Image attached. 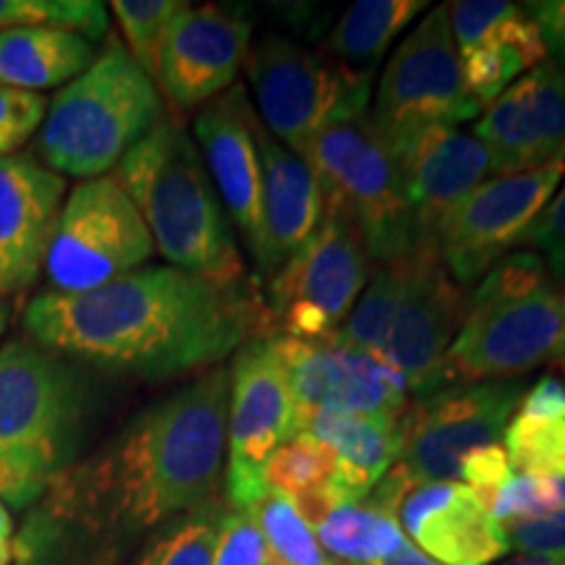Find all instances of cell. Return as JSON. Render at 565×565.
<instances>
[{"instance_id": "6da1fadb", "label": "cell", "mask_w": 565, "mask_h": 565, "mask_svg": "<svg viewBox=\"0 0 565 565\" xmlns=\"http://www.w3.org/2000/svg\"><path fill=\"white\" fill-rule=\"evenodd\" d=\"M231 370L154 401L47 487L13 534V565H124L139 542L215 503Z\"/></svg>"}, {"instance_id": "7a4b0ae2", "label": "cell", "mask_w": 565, "mask_h": 565, "mask_svg": "<svg viewBox=\"0 0 565 565\" xmlns=\"http://www.w3.org/2000/svg\"><path fill=\"white\" fill-rule=\"evenodd\" d=\"M21 330L71 362L162 383L221 366L254 338H270L265 301L249 282H223L171 265H145L95 291H42Z\"/></svg>"}, {"instance_id": "3957f363", "label": "cell", "mask_w": 565, "mask_h": 565, "mask_svg": "<svg viewBox=\"0 0 565 565\" xmlns=\"http://www.w3.org/2000/svg\"><path fill=\"white\" fill-rule=\"evenodd\" d=\"M97 395L87 366L26 335L0 345V500L24 513L82 458Z\"/></svg>"}, {"instance_id": "277c9868", "label": "cell", "mask_w": 565, "mask_h": 565, "mask_svg": "<svg viewBox=\"0 0 565 565\" xmlns=\"http://www.w3.org/2000/svg\"><path fill=\"white\" fill-rule=\"evenodd\" d=\"M113 179L139 210L154 252L168 265L223 286L246 282L228 212L194 137L175 118L162 116L118 162Z\"/></svg>"}, {"instance_id": "5b68a950", "label": "cell", "mask_w": 565, "mask_h": 565, "mask_svg": "<svg viewBox=\"0 0 565 565\" xmlns=\"http://www.w3.org/2000/svg\"><path fill=\"white\" fill-rule=\"evenodd\" d=\"M162 95L118 38L84 74L55 92L34 137V158L66 179H103L162 121Z\"/></svg>"}, {"instance_id": "8992f818", "label": "cell", "mask_w": 565, "mask_h": 565, "mask_svg": "<svg viewBox=\"0 0 565 565\" xmlns=\"http://www.w3.org/2000/svg\"><path fill=\"white\" fill-rule=\"evenodd\" d=\"M565 296L534 252H511L469 296V312L445 356L450 383L519 380L563 353Z\"/></svg>"}, {"instance_id": "52a82bcc", "label": "cell", "mask_w": 565, "mask_h": 565, "mask_svg": "<svg viewBox=\"0 0 565 565\" xmlns=\"http://www.w3.org/2000/svg\"><path fill=\"white\" fill-rule=\"evenodd\" d=\"M328 200L349 212L374 265L395 263L422 244L404 168L377 137L370 113L330 126L301 154Z\"/></svg>"}, {"instance_id": "ba28073f", "label": "cell", "mask_w": 565, "mask_h": 565, "mask_svg": "<svg viewBox=\"0 0 565 565\" xmlns=\"http://www.w3.org/2000/svg\"><path fill=\"white\" fill-rule=\"evenodd\" d=\"M479 113L482 108L463 87L461 58L450 32V3L435 6L383 68L370 121L401 160L424 137L461 129Z\"/></svg>"}, {"instance_id": "9c48e42d", "label": "cell", "mask_w": 565, "mask_h": 565, "mask_svg": "<svg viewBox=\"0 0 565 565\" xmlns=\"http://www.w3.org/2000/svg\"><path fill=\"white\" fill-rule=\"evenodd\" d=\"M259 121L296 154L330 126L364 116L372 76L341 66L288 38H265L244 63Z\"/></svg>"}, {"instance_id": "30bf717a", "label": "cell", "mask_w": 565, "mask_h": 565, "mask_svg": "<svg viewBox=\"0 0 565 565\" xmlns=\"http://www.w3.org/2000/svg\"><path fill=\"white\" fill-rule=\"evenodd\" d=\"M372 259L351 215L324 196L320 228L267 282L270 330L317 341L343 328L370 282Z\"/></svg>"}, {"instance_id": "8fae6325", "label": "cell", "mask_w": 565, "mask_h": 565, "mask_svg": "<svg viewBox=\"0 0 565 565\" xmlns=\"http://www.w3.org/2000/svg\"><path fill=\"white\" fill-rule=\"evenodd\" d=\"M152 254L150 231L110 173L76 183L63 200L45 275L51 291L84 294L139 270Z\"/></svg>"}, {"instance_id": "7c38bea8", "label": "cell", "mask_w": 565, "mask_h": 565, "mask_svg": "<svg viewBox=\"0 0 565 565\" xmlns=\"http://www.w3.org/2000/svg\"><path fill=\"white\" fill-rule=\"evenodd\" d=\"M524 393L521 380H490L416 395L398 419L395 463L414 482H458L466 458L503 443Z\"/></svg>"}, {"instance_id": "4fadbf2b", "label": "cell", "mask_w": 565, "mask_h": 565, "mask_svg": "<svg viewBox=\"0 0 565 565\" xmlns=\"http://www.w3.org/2000/svg\"><path fill=\"white\" fill-rule=\"evenodd\" d=\"M303 433L291 383L270 349L254 338L233 353L225 422V503L246 511L267 492L265 466L275 450Z\"/></svg>"}, {"instance_id": "5bb4252c", "label": "cell", "mask_w": 565, "mask_h": 565, "mask_svg": "<svg viewBox=\"0 0 565 565\" xmlns=\"http://www.w3.org/2000/svg\"><path fill=\"white\" fill-rule=\"evenodd\" d=\"M565 175V158L536 171L490 179L458 202L437 228L443 263L458 286L492 270L511 249L524 244Z\"/></svg>"}, {"instance_id": "9a60e30c", "label": "cell", "mask_w": 565, "mask_h": 565, "mask_svg": "<svg viewBox=\"0 0 565 565\" xmlns=\"http://www.w3.org/2000/svg\"><path fill=\"white\" fill-rule=\"evenodd\" d=\"M404 291L387 328L380 359L424 395L448 385L445 356L469 312V294L443 263L437 242H422L404 257Z\"/></svg>"}, {"instance_id": "2e32d148", "label": "cell", "mask_w": 565, "mask_h": 565, "mask_svg": "<svg viewBox=\"0 0 565 565\" xmlns=\"http://www.w3.org/2000/svg\"><path fill=\"white\" fill-rule=\"evenodd\" d=\"M270 349L291 383L303 422L312 414H387L401 419L406 412V380L338 333L317 341L270 335Z\"/></svg>"}, {"instance_id": "e0dca14e", "label": "cell", "mask_w": 565, "mask_h": 565, "mask_svg": "<svg viewBox=\"0 0 565 565\" xmlns=\"http://www.w3.org/2000/svg\"><path fill=\"white\" fill-rule=\"evenodd\" d=\"M257 121L246 89L233 84L228 92L196 110L194 141L231 225L238 231L259 273L273 278L275 263L265 223Z\"/></svg>"}, {"instance_id": "ac0fdd59", "label": "cell", "mask_w": 565, "mask_h": 565, "mask_svg": "<svg viewBox=\"0 0 565 565\" xmlns=\"http://www.w3.org/2000/svg\"><path fill=\"white\" fill-rule=\"evenodd\" d=\"M249 45L252 17L242 6L186 3L162 40L154 87L179 110H200L236 84Z\"/></svg>"}, {"instance_id": "d6986e66", "label": "cell", "mask_w": 565, "mask_h": 565, "mask_svg": "<svg viewBox=\"0 0 565 565\" xmlns=\"http://www.w3.org/2000/svg\"><path fill=\"white\" fill-rule=\"evenodd\" d=\"M492 175H519L565 158V71L540 63L490 103L475 124Z\"/></svg>"}, {"instance_id": "ffe728a7", "label": "cell", "mask_w": 565, "mask_h": 565, "mask_svg": "<svg viewBox=\"0 0 565 565\" xmlns=\"http://www.w3.org/2000/svg\"><path fill=\"white\" fill-rule=\"evenodd\" d=\"M66 179L32 152L0 158V294H21L45 270Z\"/></svg>"}, {"instance_id": "44dd1931", "label": "cell", "mask_w": 565, "mask_h": 565, "mask_svg": "<svg viewBox=\"0 0 565 565\" xmlns=\"http://www.w3.org/2000/svg\"><path fill=\"white\" fill-rule=\"evenodd\" d=\"M395 521L440 565H490L511 550L503 524L463 482H416Z\"/></svg>"}, {"instance_id": "7402d4cb", "label": "cell", "mask_w": 565, "mask_h": 565, "mask_svg": "<svg viewBox=\"0 0 565 565\" xmlns=\"http://www.w3.org/2000/svg\"><path fill=\"white\" fill-rule=\"evenodd\" d=\"M398 162L422 242H437L443 217L492 173L487 147L461 129L429 134Z\"/></svg>"}, {"instance_id": "603a6c76", "label": "cell", "mask_w": 565, "mask_h": 565, "mask_svg": "<svg viewBox=\"0 0 565 565\" xmlns=\"http://www.w3.org/2000/svg\"><path fill=\"white\" fill-rule=\"evenodd\" d=\"M257 147L263 162L265 223L278 273L320 228L324 192L315 168L270 137L263 121H257Z\"/></svg>"}, {"instance_id": "cb8c5ba5", "label": "cell", "mask_w": 565, "mask_h": 565, "mask_svg": "<svg viewBox=\"0 0 565 565\" xmlns=\"http://www.w3.org/2000/svg\"><path fill=\"white\" fill-rule=\"evenodd\" d=\"M303 433L333 448L338 469L333 484L345 503H359L398 458V416L387 414H312Z\"/></svg>"}, {"instance_id": "d4e9b609", "label": "cell", "mask_w": 565, "mask_h": 565, "mask_svg": "<svg viewBox=\"0 0 565 565\" xmlns=\"http://www.w3.org/2000/svg\"><path fill=\"white\" fill-rule=\"evenodd\" d=\"M95 61L84 34L58 26H21L0 32V84L24 92L66 87Z\"/></svg>"}, {"instance_id": "484cf974", "label": "cell", "mask_w": 565, "mask_h": 565, "mask_svg": "<svg viewBox=\"0 0 565 565\" xmlns=\"http://www.w3.org/2000/svg\"><path fill=\"white\" fill-rule=\"evenodd\" d=\"M422 0H359L338 19L328 38L330 58L341 66L370 74L387 47L424 11Z\"/></svg>"}, {"instance_id": "4316f807", "label": "cell", "mask_w": 565, "mask_h": 565, "mask_svg": "<svg viewBox=\"0 0 565 565\" xmlns=\"http://www.w3.org/2000/svg\"><path fill=\"white\" fill-rule=\"evenodd\" d=\"M315 534L324 553L335 555L345 565H372L406 542L395 515L366 500L338 505Z\"/></svg>"}, {"instance_id": "83f0119b", "label": "cell", "mask_w": 565, "mask_h": 565, "mask_svg": "<svg viewBox=\"0 0 565 565\" xmlns=\"http://www.w3.org/2000/svg\"><path fill=\"white\" fill-rule=\"evenodd\" d=\"M246 511H252L265 536L267 565H335L322 550L315 529L296 511L291 498L267 490Z\"/></svg>"}, {"instance_id": "f1b7e54d", "label": "cell", "mask_w": 565, "mask_h": 565, "mask_svg": "<svg viewBox=\"0 0 565 565\" xmlns=\"http://www.w3.org/2000/svg\"><path fill=\"white\" fill-rule=\"evenodd\" d=\"M225 511L228 503L215 500L200 511L181 515L147 542L134 565H212Z\"/></svg>"}, {"instance_id": "f546056e", "label": "cell", "mask_w": 565, "mask_h": 565, "mask_svg": "<svg viewBox=\"0 0 565 565\" xmlns=\"http://www.w3.org/2000/svg\"><path fill=\"white\" fill-rule=\"evenodd\" d=\"M404 257L395 259V263L377 265L372 280L366 282L362 291V299L356 301V307H353L349 320L343 322V328L338 330V335L345 343L356 345V349L372 353V356H380L395 307H398L401 291H404Z\"/></svg>"}, {"instance_id": "4dcf8cb0", "label": "cell", "mask_w": 565, "mask_h": 565, "mask_svg": "<svg viewBox=\"0 0 565 565\" xmlns=\"http://www.w3.org/2000/svg\"><path fill=\"white\" fill-rule=\"evenodd\" d=\"M338 458L320 437L299 433L275 450L265 466V487L273 492L296 498L317 487L328 484L335 477Z\"/></svg>"}, {"instance_id": "1f68e13d", "label": "cell", "mask_w": 565, "mask_h": 565, "mask_svg": "<svg viewBox=\"0 0 565 565\" xmlns=\"http://www.w3.org/2000/svg\"><path fill=\"white\" fill-rule=\"evenodd\" d=\"M58 26L97 42L108 34V9L97 0H0V32Z\"/></svg>"}, {"instance_id": "d6a6232c", "label": "cell", "mask_w": 565, "mask_h": 565, "mask_svg": "<svg viewBox=\"0 0 565 565\" xmlns=\"http://www.w3.org/2000/svg\"><path fill=\"white\" fill-rule=\"evenodd\" d=\"M513 475L565 477V422L526 419L513 414L503 433Z\"/></svg>"}, {"instance_id": "836d02e7", "label": "cell", "mask_w": 565, "mask_h": 565, "mask_svg": "<svg viewBox=\"0 0 565 565\" xmlns=\"http://www.w3.org/2000/svg\"><path fill=\"white\" fill-rule=\"evenodd\" d=\"M458 58H461L463 87L482 110L498 100L526 71L545 63L542 58H536L534 53L524 51V47L511 45V42H492V45H482L477 51L461 53Z\"/></svg>"}, {"instance_id": "e575fe53", "label": "cell", "mask_w": 565, "mask_h": 565, "mask_svg": "<svg viewBox=\"0 0 565 565\" xmlns=\"http://www.w3.org/2000/svg\"><path fill=\"white\" fill-rule=\"evenodd\" d=\"M110 9L121 26L126 51L154 82L162 40L171 30L173 19L186 9V3L181 0H116L110 3Z\"/></svg>"}, {"instance_id": "d590c367", "label": "cell", "mask_w": 565, "mask_h": 565, "mask_svg": "<svg viewBox=\"0 0 565 565\" xmlns=\"http://www.w3.org/2000/svg\"><path fill=\"white\" fill-rule=\"evenodd\" d=\"M565 508V477L513 475L492 498L490 513L498 524L534 521Z\"/></svg>"}, {"instance_id": "8d00e7d4", "label": "cell", "mask_w": 565, "mask_h": 565, "mask_svg": "<svg viewBox=\"0 0 565 565\" xmlns=\"http://www.w3.org/2000/svg\"><path fill=\"white\" fill-rule=\"evenodd\" d=\"M519 11L521 6L505 3V0H458V3H450V32H454L458 55L490 45Z\"/></svg>"}, {"instance_id": "74e56055", "label": "cell", "mask_w": 565, "mask_h": 565, "mask_svg": "<svg viewBox=\"0 0 565 565\" xmlns=\"http://www.w3.org/2000/svg\"><path fill=\"white\" fill-rule=\"evenodd\" d=\"M47 100L34 92L0 84V158L19 154L26 141L38 137Z\"/></svg>"}, {"instance_id": "f35d334b", "label": "cell", "mask_w": 565, "mask_h": 565, "mask_svg": "<svg viewBox=\"0 0 565 565\" xmlns=\"http://www.w3.org/2000/svg\"><path fill=\"white\" fill-rule=\"evenodd\" d=\"M212 565H267L265 536L252 511H225Z\"/></svg>"}, {"instance_id": "ab89813d", "label": "cell", "mask_w": 565, "mask_h": 565, "mask_svg": "<svg viewBox=\"0 0 565 565\" xmlns=\"http://www.w3.org/2000/svg\"><path fill=\"white\" fill-rule=\"evenodd\" d=\"M521 246H532L553 278H565V175Z\"/></svg>"}, {"instance_id": "60d3db41", "label": "cell", "mask_w": 565, "mask_h": 565, "mask_svg": "<svg viewBox=\"0 0 565 565\" xmlns=\"http://www.w3.org/2000/svg\"><path fill=\"white\" fill-rule=\"evenodd\" d=\"M508 547L521 555L565 557V508L545 519L511 521L503 524Z\"/></svg>"}, {"instance_id": "b9f144b4", "label": "cell", "mask_w": 565, "mask_h": 565, "mask_svg": "<svg viewBox=\"0 0 565 565\" xmlns=\"http://www.w3.org/2000/svg\"><path fill=\"white\" fill-rule=\"evenodd\" d=\"M511 477L513 469L511 461H508L503 443L477 450V454H471L461 466L463 484L477 492V498L487 505V511H490L494 494H498L500 487H503Z\"/></svg>"}, {"instance_id": "7bdbcfd3", "label": "cell", "mask_w": 565, "mask_h": 565, "mask_svg": "<svg viewBox=\"0 0 565 565\" xmlns=\"http://www.w3.org/2000/svg\"><path fill=\"white\" fill-rule=\"evenodd\" d=\"M545 42L547 61L565 71V0H532L521 6Z\"/></svg>"}, {"instance_id": "ee69618b", "label": "cell", "mask_w": 565, "mask_h": 565, "mask_svg": "<svg viewBox=\"0 0 565 565\" xmlns=\"http://www.w3.org/2000/svg\"><path fill=\"white\" fill-rule=\"evenodd\" d=\"M515 414L526 416V419L565 422V380L557 377V374H542L524 393Z\"/></svg>"}, {"instance_id": "f6af8a7d", "label": "cell", "mask_w": 565, "mask_h": 565, "mask_svg": "<svg viewBox=\"0 0 565 565\" xmlns=\"http://www.w3.org/2000/svg\"><path fill=\"white\" fill-rule=\"evenodd\" d=\"M372 565H440V563L433 561V557H429L427 553H422L414 542L406 540L393 555H387V557H383V561H377Z\"/></svg>"}, {"instance_id": "bcb514c9", "label": "cell", "mask_w": 565, "mask_h": 565, "mask_svg": "<svg viewBox=\"0 0 565 565\" xmlns=\"http://www.w3.org/2000/svg\"><path fill=\"white\" fill-rule=\"evenodd\" d=\"M13 534H17V529H13L11 511L0 500V565H11L13 561Z\"/></svg>"}, {"instance_id": "7dc6e473", "label": "cell", "mask_w": 565, "mask_h": 565, "mask_svg": "<svg viewBox=\"0 0 565 565\" xmlns=\"http://www.w3.org/2000/svg\"><path fill=\"white\" fill-rule=\"evenodd\" d=\"M498 565H565V557H553V555H519L513 561L498 563Z\"/></svg>"}, {"instance_id": "c3c4849f", "label": "cell", "mask_w": 565, "mask_h": 565, "mask_svg": "<svg viewBox=\"0 0 565 565\" xmlns=\"http://www.w3.org/2000/svg\"><path fill=\"white\" fill-rule=\"evenodd\" d=\"M6 324H9V307H6V301L0 299V338L6 333Z\"/></svg>"}, {"instance_id": "681fc988", "label": "cell", "mask_w": 565, "mask_h": 565, "mask_svg": "<svg viewBox=\"0 0 565 565\" xmlns=\"http://www.w3.org/2000/svg\"><path fill=\"white\" fill-rule=\"evenodd\" d=\"M565 296V294H563ZM563 351H565V312H563Z\"/></svg>"}, {"instance_id": "f907efd6", "label": "cell", "mask_w": 565, "mask_h": 565, "mask_svg": "<svg viewBox=\"0 0 565 565\" xmlns=\"http://www.w3.org/2000/svg\"><path fill=\"white\" fill-rule=\"evenodd\" d=\"M335 565H345V563H335Z\"/></svg>"}, {"instance_id": "816d5d0a", "label": "cell", "mask_w": 565, "mask_h": 565, "mask_svg": "<svg viewBox=\"0 0 565 565\" xmlns=\"http://www.w3.org/2000/svg\"><path fill=\"white\" fill-rule=\"evenodd\" d=\"M0 299H3V294H0Z\"/></svg>"}, {"instance_id": "f5cc1de1", "label": "cell", "mask_w": 565, "mask_h": 565, "mask_svg": "<svg viewBox=\"0 0 565 565\" xmlns=\"http://www.w3.org/2000/svg\"><path fill=\"white\" fill-rule=\"evenodd\" d=\"M563 370H565V366H563Z\"/></svg>"}]
</instances>
